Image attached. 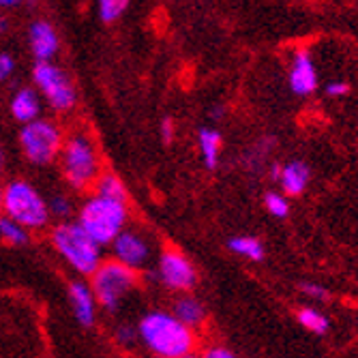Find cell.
I'll list each match as a JSON object with an SVG mask.
<instances>
[{
	"label": "cell",
	"mask_w": 358,
	"mask_h": 358,
	"mask_svg": "<svg viewBox=\"0 0 358 358\" xmlns=\"http://www.w3.org/2000/svg\"><path fill=\"white\" fill-rule=\"evenodd\" d=\"M142 345L157 358H185L195 350V333L172 311H148L138 322Z\"/></svg>",
	"instance_id": "6da1fadb"
},
{
	"label": "cell",
	"mask_w": 358,
	"mask_h": 358,
	"mask_svg": "<svg viewBox=\"0 0 358 358\" xmlns=\"http://www.w3.org/2000/svg\"><path fill=\"white\" fill-rule=\"evenodd\" d=\"M50 241L62 262L82 277H92L106 259L103 247L94 243L78 221L56 223L50 232Z\"/></svg>",
	"instance_id": "7a4b0ae2"
},
{
	"label": "cell",
	"mask_w": 358,
	"mask_h": 358,
	"mask_svg": "<svg viewBox=\"0 0 358 358\" xmlns=\"http://www.w3.org/2000/svg\"><path fill=\"white\" fill-rule=\"evenodd\" d=\"M84 232L101 247H110L122 230H127L129 223V204L114 202L99 198V195H90L78 208L76 219Z\"/></svg>",
	"instance_id": "3957f363"
},
{
	"label": "cell",
	"mask_w": 358,
	"mask_h": 358,
	"mask_svg": "<svg viewBox=\"0 0 358 358\" xmlns=\"http://www.w3.org/2000/svg\"><path fill=\"white\" fill-rule=\"evenodd\" d=\"M62 178L73 191L92 189L101 172V159L94 142L86 134H76L64 140V146L58 157Z\"/></svg>",
	"instance_id": "277c9868"
},
{
	"label": "cell",
	"mask_w": 358,
	"mask_h": 358,
	"mask_svg": "<svg viewBox=\"0 0 358 358\" xmlns=\"http://www.w3.org/2000/svg\"><path fill=\"white\" fill-rule=\"evenodd\" d=\"M3 215L24 225L28 232L45 230L52 219L48 200L35 185L24 178H13L5 185Z\"/></svg>",
	"instance_id": "5b68a950"
},
{
	"label": "cell",
	"mask_w": 358,
	"mask_h": 358,
	"mask_svg": "<svg viewBox=\"0 0 358 358\" xmlns=\"http://www.w3.org/2000/svg\"><path fill=\"white\" fill-rule=\"evenodd\" d=\"M90 287L96 305L110 313H116L138 287V273L116 259H103V264L90 277Z\"/></svg>",
	"instance_id": "8992f818"
},
{
	"label": "cell",
	"mask_w": 358,
	"mask_h": 358,
	"mask_svg": "<svg viewBox=\"0 0 358 358\" xmlns=\"http://www.w3.org/2000/svg\"><path fill=\"white\" fill-rule=\"evenodd\" d=\"M64 146L62 131L56 122L37 118L20 129V148L32 166H50L58 161Z\"/></svg>",
	"instance_id": "52a82bcc"
},
{
	"label": "cell",
	"mask_w": 358,
	"mask_h": 358,
	"mask_svg": "<svg viewBox=\"0 0 358 358\" xmlns=\"http://www.w3.org/2000/svg\"><path fill=\"white\" fill-rule=\"evenodd\" d=\"M32 82L56 112H69L78 101L73 82L54 62H37L32 69Z\"/></svg>",
	"instance_id": "ba28073f"
},
{
	"label": "cell",
	"mask_w": 358,
	"mask_h": 358,
	"mask_svg": "<svg viewBox=\"0 0 358 358\" xmlns=\"http://www.w3.org/2000/svg\"><path fill=\"white\" fill-rule=\"evenodd\" d=\"M157 279L170 292L189 294V289H193L198 283V271L185 253L176 249H166L157 257Z\"/></svg>",
	"instance_id": "9c48e42d"
},
{
	"label": "cell",
	"mask_w": 358,
	"mask_h": 358,
	"mask_svg": "<svg viewBox=\"0 0 358 358\" xmlns=\"http://www.w3.org/2000/svg\"><path fill=\"white\" fill-rule=\"evenodd\" d=\"M112 249V259L124 264L136 273L144 271L150 266L155 257V245L148 234L136 230V227H127L118 234V238L110 245Z\"/></svg>",
	"instance_id": "30bf717a"
},
{
	"label": "cell",
	"mask_w": 358,
	"mask_h": 358,
	"mask_svg": "<svg viewBox=\"0 0 358 358\" xmlns=\"http://www.w3.org/2000/svg\"><path fill=\"white\" fill-rule=\"evenodd\" d=\"M67 296H69V305L71 311L78 320L80 327L84 329H92L94 322H96V299L92 294V287L86 281H71L69 289H67Z\"/></svg>",
	"instance_id": "8fae6325"
},
{
	"label": "cell",
	"mask_w": 358,
	"mask_h": 358,
	"mask_svg": "<svg viewBox=\"0 0 358 358\" xmlns=\"http://www.w3.org/2000/svg\"><path fill=\"white\" fill-rule=\"evenodd\" d=\"M287 82H289V90L299 96H307L317 88V73H315L309 52H305V50L294 52V56H292V67L287 73Z\"/></svg>",
	"instance_id": "7c38bea8"
},
{
	"label": "cell",
	"mask_w": 358,
	"mask_h": 358,
	"mask_svg": "<svg viewBox=\"0 0 358 358\" xmlns=\"http://www.w3.org/2000/svg\"><path fill=\"white\" fill-rule=\"evenodd\" d=\"M28 41H30V52L37 62H52V58L58 54V45H60L58 35L54 26L45 20H37L30 24Z\"/></svg>",
	"instance_id": "4fadbf2b"
},
{
	"label": "cell",
	"mask_w": 358,
	"mask_h": 358,
	"mask_svg": "<svg viewBox=\"0 0 358 358\" xmlns=\"http://www.w3.org/2000/svg\"><path fill=\"white\" fill-rule=\"evenodd\" d=\"M41 114V96L37 88L24 86L20 90H15V94L11 96V116L22 122L28 124L32 120H37Z\"/></svg>",
	"instance_id": "5bb4252c"
},
{
	"label": "cell",
	"mask_w": 358,
	"mask_h": 358,
	"mask_svg": "<svg viewBox=\"0 0 358 358\" xmlns=\"http://www.w3.org/2000/svg\"><path fill=\"white\" fill-rule=\"evenodd\" d=\"M311 182V168L305 164V161H289V164L281 166V176H279V185L283 189L285 195H301L307 191Z\"/></svg>",
	"instance_id": "9a60e30c"
},
{
	"label": "cell",
	"mask_w": 358,
	"mask_h": 358,
	"mask_svg": "<svg viewBox=\"0 0 358 358\" xmlns=\"http://www.w3.org/2000/svg\"><path fill=\"white\" fill-rule=\"evenodd\" d=\"M172 313L185 324L189 329H200L202 324L206 322V307L202 301H198L191 294H180L176 301H174V307H172Z\"/></svg>",
	"instance_id": "2e32d148"
},
{
	"label": "cell",
	"mask_w": 358,
	"mask_h": 358,
	"mask_svg": "<svg viewBox=\"0 0 358 358\" xmlns=\"http://www.w3.org/2000/svg\"><path fill=\"white\" fill-rule=\"evenodd\" d=\"M198 146H200V155H202L204 166L208 170H217L219 155H221V134L217 131V129L202 127L198 131Z\"/></svg>",
	"instance_id": "e0dca14e"
},
{
	"label": "cell",
	"mask_w": 358,
	"mask_h": 358,
	"mask_svg": "<svg viewBox=\"0 0 358 358\" xmlns=\"http://www.w3.org/2000/svg\"><path fill=\"white\" fill-rule=\"evenodd\" d=\"M92 193L99 195V198H106V200H114V202L129 204L127 187H124V182L114 172H103L99 178H96V182L92 187Z\"/></svg>",
	"instance_id": "ac0fdd59"
},
{
	"label": "cell",
	"mask_w": 358,
	"mask_h": 358,
	"mask_svg": "<svg viewBox=\"0 0 358 358\" xmlns=\"http://www.w3.org/2000/svg\"><path fill=\"white\" fill-rule=\"evenodd\" d=\"M227 249L232 253L241 255V257H247L251 262H262L266 251H264V245L259 243L255 236H232L227 241Z\"/></svg>",
	"instance_id": "d6986e66"
},
{
	"label": "cell",
	"mask_w": 358,
	"mask_h": 358,
	"mask_svg": "<svg viewBox=\"0 0 358 358\" xmlns=\"http://www.w3.org/2000/svg\"><path fill=\"white\" fill-rule=\"evenodd\" d=\"M0 243L9 247H24L30 243V232L7 215H0Z\"/></svg>",
	"instance_id": "ffe728a7"
},
{
	"label": "cell",
	"mask_w": 358,
	"mask_h": 358,
	"mask_svg": "<svg viewBox=\"0 0 358 358\" xmlns=\"http://www.w3.org/2000/svg\"><path fill=\"white\" fill-rule=\"evenodd\" d=\"M296 317H299V324H301V327L307 329V331L313 333V335H327L329 329H331L329 317L324 315L322 311L313 309V307H303V309L296 313Z\"/></svg>",
	"instance_id": "44dd1931"
},
{
	"label": "cell",
	"mask_w": 358,
	"mask_h": 358,
	"mask_svg": "<svg viewBox=\"0 0 358 358\" xmlns=\"http://www.w3.org/2000/svg\"><path fill=\"white\" fill-rule=\"evenodd\" d=\"M273 146H275L273 138H262L259 142H255V146H251L245 155V166L249 170H259L264 166V161H266L268 152L273 150Z\"/></svg>",
	"instance_id": "7402d4cb"
},
{
	"label": "cell",
	"mask_w": 358,
	"mask_h": 358,
	"mask_svg": "<svg viewBox=\"0 0 358 358\" xmlns=\"http://www.w3.org/2000/svg\"><path fill=\"white\" fill-rule=\"evenodd\" d=\"M48 206H50L52 219H56L58 223L71 221V215L76 213L73 202H71V198H69L67 193H54L52 198L48 200Z\"/></svg>",
	"instance_id": "603a6c76"
},
{
	"label": "cell",
	"mask_w": 358,
	"mask_h": 358,
	"mask_svg": "<svg viewBox=\"0 0 358 358\" xmlns=\"http://www.w3.org/2000/svg\"><path fill=\"white\" fill-rule=\"evenodd\" d=\"M96 7H99V17L106 24L116 22L129 7V0H96Z\"/></svg>",
	"instance_id": "cb8c5ba5"
},
{
	"label": "cell",
	"mask_w": 358,
	"mask_h": 358,
	"mask_svg": "<svg viewBox=\"0 0 358 358\" xmlns=\"http://www.w3.org/2000/svg\"><path fill=\"white\" fill-rule=\"evenodd\" d=\"M264 206H266V210H268L273 217H277V219H285V217L289 215V202H287V198H285L283 193L268 191V193L264 195Z\"/></svg>",
	"instance_id": "d4e9b609"
},
{
	"label": "cell",
	"mask_w": 358,
	"mask_h": 358,
	"mask_svg": "<svg viewBox=\"0 0 358 358\" xmlns=\"http://www.w3.org/2000/svg\"><path fill=\"white\" fill-rule=\"evenodd\" d=\"M114 337L120 345H131L136 343L140 337H138V327H134V324H129V322H122L116 327L114 331Z\"/></svg>",
	"instance_id": "484cf974"
},
{
	"label": "cell",
	"mask_w": 358,
	"mask_h": 358,
	"mask_svg": "<svg viewBox=\"0 0 358 358\" xmlns=\"http://www.w3.org/2000/svg\"><path fill=\"white\" fill-rule=\"evenodd\" d=\"M301 292H303L305 296L313 299V301H327V299H329V289L324 287V285H320V283L307 281V283L301 285Z\"/></svg>",
	"instance_id": "4316f807"
},
{
	"label": "cell",
	"mask_w": 358,
	"mask_h": 358,
	"mask_svg": "<svg viewBox=\"0 0 358 358\" xmlns=\"http://www.w3.org/2000/svg\"><path fill=\"white\" fill-rule=\"evenodd\" d=\"M13 71H15V60H13V56L7 54V52H3V54H0V82L9 80L13 76Z\"/></svg>",
	"instance_id": "83f0119b"
},
{
	"label": "cell",
	"mask_w": 358,
	"mask_h": 358,
	"mask_svg": "<svg viewBox=\"0 0 358 358\" xmlns=\"http://www.w3.org/2000/svg\"><path fill=\"white\" fill-rule=\"evenodd\" d=\"M202 358H238V356H236L232 350L223 348V345H213V348H208V350L204 352Z\"/></svg>",
	"instance_id": "f1b7e54d"
},
{
	"label": "cell",
	"mask_w": 358,
	"mask_h": 358,
	"mask_svg": "<svg viewBox=\"0 0 358 358\" xmlns=\"http://www.w3.org/2000/svg\"><path fill=\"white\" fill-rule=\"evenodd\" d=\"M161 138H164L166 144L172 142V138H174V120L172 118H164V120H161Z\"/></svg>",
	"instance_id": "f546056e"
},
{
	"label": "cell",
	"mask_w": 358,
	"mask_h": 358,
	"mask_svg": "<svg viewBox=\"0 0 358 358\" xmlns=\"http://www.w3.org/2000/svg\"><path fill=\"white\" fill-rule=\"evenodd\" d=\"M348 92V84L345 82H331L327 84V94L329 96H343Z\"/></svg>",
	"instance_id": "4dcf8cb0"
},
{
	"label": "cell",
	"mask_w": 358,
	"mask_h": 358,
	"mask_svg": "<svg viewBox=\"0 0 358 358\" xmlns=\"http://www.w3.org/2000/svg\"><path fill=\"white\" fill-rule=\"evenodd\" d=\"M5 166H7V152L3 146H0V170H5Z\"/></svg>",
	"instance_id": "1f68e13d"
},
{
	"label": "cell",
	"mask_w": 358,
	"mask_h": 358,
	"mask_svg": "<svg viewBox=\"0 0 358 358\" xmlns=\"http://www.w3.org/2000/svg\"><path fill=\"white\" fill-rule=\"evenodd\" d=\"M20 3H22V0H0V7H15Z\"/></svg>",
	"instance_id": "d6a6232c"
},
{
	"label": "cell",
	"mask_w": 358,
	"mask_h": 358,
	"mask_svg": "<svg viewBox=\"0 0 358 358\" xmlns=\"http://www.w3.org/2000/svg\"><path fill=\"white\" fill-rule=\"evenodd\" d=\"M3 202H5V185L0 180V215H3Z\"/></svg>",
	"instance_id": "836d02e7"
},
{
	"label": "cell",
	"mask_w": 358,
	"mask_h": 358,
	"mask_svg": "<svg viewBox=\"0 0 358 358\" xmlns=\"http://www.w3.org/2000/svg\"><path fill=\"white\" fill-rule=\"evenodd\" d=\"M223 114H225V110H223V108H213V110H210V116H213L215 120H217V118H221Z\"/></svg>",
	"instance_id": "e575fe53"
},
{
	"label": "cell",
	"mask_w": 358,
	"mask_h": 358,
	"mask_svg": "<svg viewBox=\"0 0 358 358\" xmlns=\"http://www.w3.org/2000/svg\"><path fill=\"white\" fill-rule=\"evenodd\" d=\"M9 30V22L5 17H0V32H7Z\"/></svg>",
	"instance_id": "d590c367"
},
{
	"label": "cell",
	"mask_w": 358,
	"mask_h": 358,
	"mask_svg": "<svg viewBox=\"0 0 358 358\" xmlns=\"http://www.w3.org/2000/svg\"><path fill=\"white\" fill-rule=\"evenodd\" d=\"M185 358H202V356H198V354H189V356H185Z\"/></svg>",
	"instance_id": "8d00e7d4"
}]
</instances>
